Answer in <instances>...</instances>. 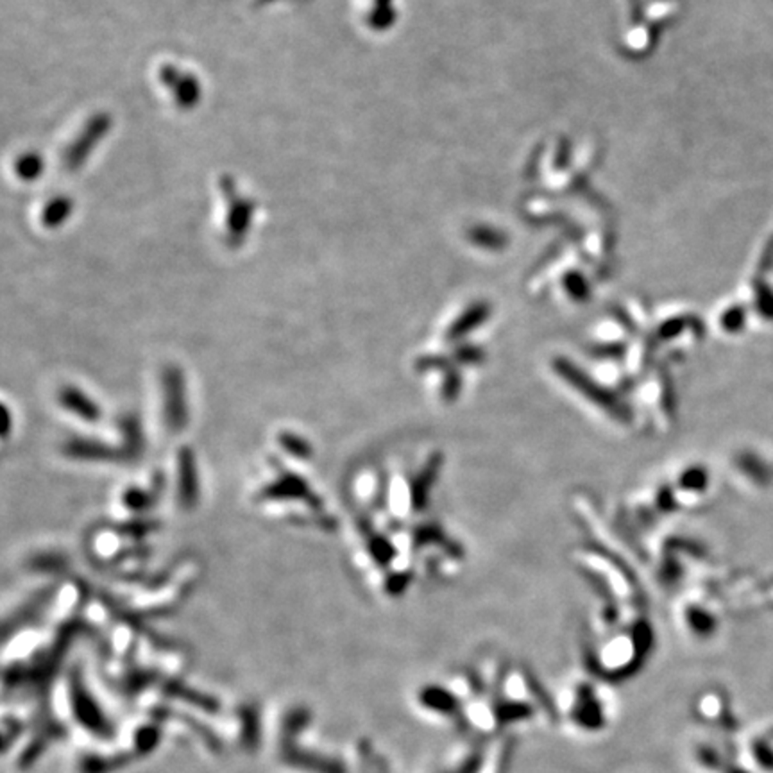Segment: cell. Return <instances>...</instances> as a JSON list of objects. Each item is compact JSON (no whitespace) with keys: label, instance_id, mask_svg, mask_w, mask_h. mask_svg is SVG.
I'll list each match as a JSON object with an SVG mask.
<instances>
[{"label":"cell","instance_id":"6da1fadb","mask_svg":"<svg viewBox=\"0 0 773 773\" xmlns=\"http://www.w3.org/2000/svg\"><path fill=\"white\" fill-rule=\"evenodd\" d=\"M753 753L757 762H760V766H764L766 769H773V746H769L764 741H757L753 744Z\"/></svg>","mask_w":773,"mask_h":773}]
</instances>
